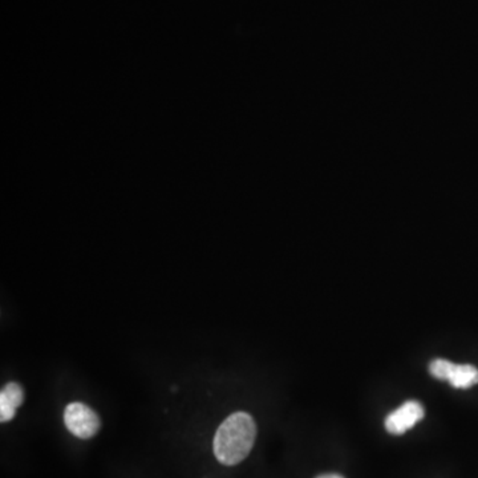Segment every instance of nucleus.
<instances>
[{
    "label": "nucleus",
    "instance_id": "1",
    "mask_svg": "<svg viewBox=\"0 0 478 478\" xmlns=\"http://www.w3.org/2000/svg\"><path fill=\"white\" fill-rule=\"evenodd\" d=\"M256 437L255 419L246 412H235L224 420L214 436V454L223 465L233 466L244 462Z\"/></svg>",
    "mask_w": 478,
    "mask_h": 478
},
{
    "label": "nucleus",
    "instance_id": "2",
    "mask_svg": "<svg viewBox=\"0 0 478 478\" xmlns=\"http://www.w3.org/2000/svg\"><path fill=\"white\" fill-rule=\"evenodd\" d=\"M430 372L437 380H447L452 387L468 390L478 384V369L472 364H454L447 358H434Z\"/></svg>",
    "mask_w": 478,
    "mask_h": 478
},
{
    "label": "nucleus",
    "instance_id": "3",
    "mask_svg": "<svg viewBox=\"0 0 478 478\" xmlns=\"http://www.w3.org/2000/svg\"><path fill=\"white\" fill-rule=\"evenodd\" d=\"M67 430L78 439H92L100 431L101 422L98 413L84 403H71L64 410Z\"/></svg>",
    "mask_w": 478,
    "mask_h": 478
},
{
    "label": "nucleus",
    "instance_id": "4",
    "mask_svg": "<svg viewBox=\"0 0 478 478\" xmlns=\"http://www.w3.org/2000/svg\"><path fill=\"white\" fill-rule=\"evenodd\" d=\"M424 407L420 401H407L387 416L386 421H384L387 432L395 434V436L408 432L424 419Z\"/></svg>",
    "mask_w": 478,
    "mask_h": 478
},
{
    "label": "nucleus",
    "instance_id": "5",
    "mask_svg": "<svg viewBox=\"0 0 478 478\" xmlns=\"http://www.w3.org/2000/svg\"><path fill=\"white\" fill-rule=\"evenodd\" d=\"M25 401V390L19 383H8L0 393V420L10 421L16 418V410Z\"/></svg>",
    "mask_w": 478,
    "mask_h": 478
},
{
    "label": "nucleus",
    "instance_id": "6",
    "mask_svg": "<svg viewBox=\"0 0 478 478\" xmlns=\"http://www.w3.org/2000/svg\"><path fill=\"white\" fill-rule=\"evenodd\" d=\"M317 478H344V477L337 473H327V474H322V476H317Z\"/></svg>",
    "mask_w": 478,
    "mask_h": 478
}]
</instances>
